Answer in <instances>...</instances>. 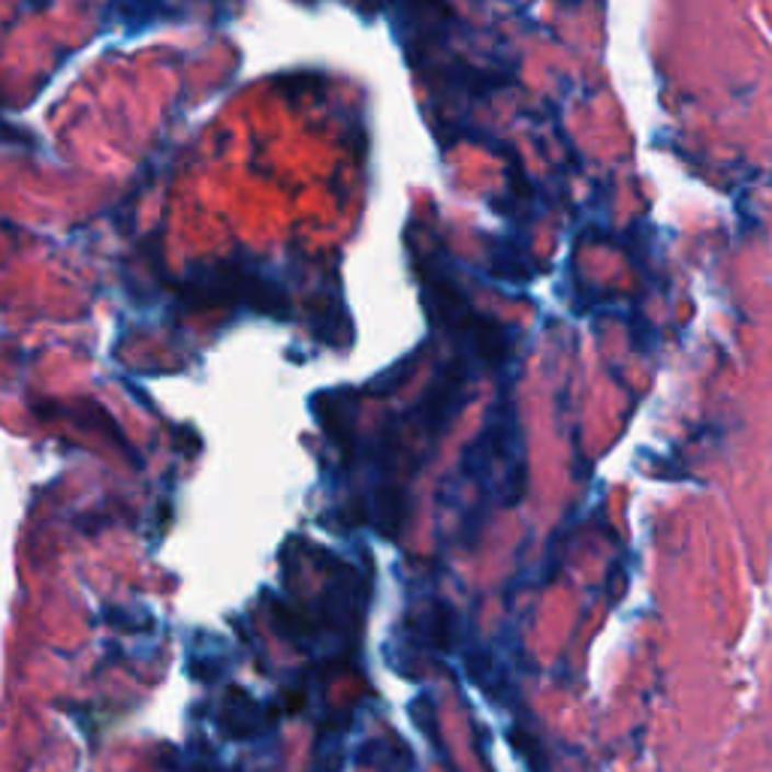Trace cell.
Returning a JSON list of instances; mask_svg holds the SVG:
<instances>
[{
    "instance_id": "cell-4",
    "label": "cell",
    "mask_w": 772,
    "mask_h": 772,
    "mask_svg": "<svg viewBox=\"0 0 772 772\" xmlns=\"http://www.w3.org/2000/svg\"><path fill=\"white\" fill-rule=\"evenodd\" d=\"M411 715H414V722H417L419 730L435 742V739H438V722H435V712H431V703L426 694L411 703Z\"/></svg>"
},
{
    "instance_id": "cell-2",
    "label": "cell",
    "mask_w": 772,
    "mask_h": 772,
    "mask_svg": "<svg viewBox=\"0 0 772 772\" xmlns=\"http://www.w3.org/2000/svg\"><path fill=\"white\" fill-rule=\"evenodd\" d=\"M266 722H269L266 710L247 694L245 688H230L227 691L218 724H221V730L230 739H251V736L266 727Z\"/></svg>"
},
{
    "instance_id": "cell-1",
    "label": "cell",
    "mask_w": 772,
    "mask_h": 772,
    "mask_svg": "<svg viewBox=\"0 0 772 772\" xmlns=\"http://www.w3.org/2000/svg\"><path fill=\"white\" fill-rule=\"evenodd\" d=\"M465 383H468V366L462 359H453L438 371V378L431 380V387L423 393L417 405H414V417L417 426L426 431L441 435L447 429V423L456 417V411L465 399Z\"/></svg>"
},
{
    "instance_id": "cell-3",
    "label": "cell",
    "mask_w": 772,
    "mask_h": 772,
    "mask_svg": "<svg viewBox=\"0 0 772 772\" xmlns=\"http://www.w3.org/2000/svg\"><path fill=\"white\" fill-rule=\"evenodd\" d=\"M411 625H414V637H417V643L429 646V649L447 652L450 646H453L456 619H453V610H450L447 603L441 601L431 603L426 613H419L411 619Z\"/></svg>"
}]
</instances>
